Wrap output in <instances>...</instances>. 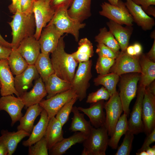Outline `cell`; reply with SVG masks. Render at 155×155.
<instances>
[{
  "mask_svg": "<svg viewBox=\"0 0 155 155\" xmlns=\"http://www.w3.org/2000/svg\"><path fill=\"white\" fill-rule=\"evenodd\" d=\"M65 46L64 36H62L56 48L51 53V59L54 73L61 79L71 83L78 63L71 54L65 52Z\"/></svg>",
  "mask_w": 155,
  "mask_h": 155,
  "instance_id": "obj_1",
  "label": "cell"
},
{
  "mask_svg": "<svg viewBox=\"0 0 155 155\" xmlns=\"http://www.w3.org/2000/svg\"><path fill=\"white\" fill-rule=\"evenodd\" d=\"M9 24L12 30V48H17L24 39L35 33L36 26L33 12L25 13L17 10Z\"/></svg>",
  "mask_w": 155,
  "mask_h": 155,
  "instance_id": "obj_2",
  "label": "cell"
},
{
  "mask_svg": "<svg viewBox=\"0 0 155 155\" xmlns=\"http://www.w3.org/2000/svg\"><path fill=\"white\" fill-rule=\"evenodd\" d=\"M108 135L104 125L92 128L83 142L82 155H105L108 146Z\"/></svg>",
  "mask_w": 155,
  "mask_h": 155,
  "instance_id": "obj_3",
  "label": "cell"
},
{
  "mask_svg": "<svg viewBox=\"0 0 155 155\" xmlns=\"http://www.w3.org/2000/svg\"><path fill=\"white\" fill-rule=\"evenodd\" d=\"M67 9L64 7L57 9L53 18L48 24L54 25L63 34H71L77 42L79 40V31L84 28L86 24L71 17L68 13Z\"/></svg>",
  "mask_w": 155,
  "mask_h": 155,
  "instance_id": "obj_4",
  "label": "cell"
},
{
  "mask_svg": "<svg viewBox=\"0 0 155 155\" xmlns=\"http://www.w3.org/2000/svg\"><path fill=\"white\" fill-rule=\"evenodd\" d=\"M91 60L79 63L71 84V88L75 92L78 99L80 101L86 96L87 91L89 87V81L92 78Z\"/></svg>",
  "mask_w": 155,
  "mask_h": 155,
  "instance_id": "obj_5",
  "label": "cell"
},
{
  "mask_svg": "<svg viewBox=\"0 0 155 155\" xmlns=\"http://www.w3.org/2000/svg\"><path fill=\"white\" fill-rule=\"evenodd\" d=\"M101 6V10L99 12L101 16L121 25L133 26L132 17L125 3L121 0H119L117 6L105 2L102 3Z\"/></svg>",
  "mask_w": 155,
  "mask_h": 155,
  "instance_id": "obj_6",
  "label": "cell"
},
{
  "mask_svg": "<svg viewBox=\"0 0 155 155\" xmlns=\"http://www.w3.org/2000/svg\"><path fill=\"white\" fill-rule=\"evenodd\" d=\"M139 73H133L125 75L121 80L119 94L124 113L128 117L130 112V103L136 96L137 92V84L140 78Z\"/></svg>",
  "mask_w": 155,
  "mask_h": 155,
  "instance_id": "obj_7",
  "label": "cell"
},
{
  "mask_svg": "<svg viewBox=\"0 0 155 155\" xmlns=\"http://www.w3.org/2000/svg\"><path fill=\"white\" fill-rule=\"evenodd\" d=\"M33 12L36 26L33 36L38 40L43 29L53 18L55 10L51 6L50 0H35Z\"/></svg>",
  "mask_w": 155,
  "mask_h": 155,
  "instance_id": "obj_8",
  "label": "cell"
},
{
  "mask_svg": "<svg viewBox=\"0 0 155 155\" xmlns=\"http://www.w3.org/2000/svg\"><path fill=\"white\" fill-rule=\"evenodd\" d=\"M108 99L104 104V108L106 111L104 126L107 131L108 136H111L123 109L119 93L117 91Z\"/></svg>",
  "mask_w": 155,
  "mask_h": 155,
  "instance_id": "obj_9",
  "label": "cell"
},
{
  "mask_svg": "<svg viewBox=\"0 0 155 155\" xmlns=\"http://www.w3.org/2000/svg\"><path fill=\"white\" fill-rule=\"evenodd\" d=\"M140 56H131L128 55L125 51H121L115 59L114 63L109 70V73H115L119 76L128 73H140Z\"/></svg>",
  "mask_w": 155,
  "mask_h": 155,
  "instance_id": "obj_10",
  "label": "cell"
},
{
  "mask_svg": "<svg viewBox=\"0 0 155 155\" xmlns=\"http://www.w3.org/2000/svg\"><path fill=\"white\" fill-rule=\"evenodd\" d=\"M142 119L144 132L147 135L155 128V95L145 88L142 103Z\"/></svg>",
  "mask_w": 155,
  "mask_h": 155,
  "instance_id": "obj_11",
  "label": "cell"
},
{
  "mask_svg": "<svg viewBox=\"0 0 155 155\" xmlns=\"http://www.w3.org/2000/svg\"><path fill=\"white\" fill-rule=\"evenodd\" d=\"M75 97H77V96L75 92L71 88L49 99L42 100L39 104L46 111L50 119L55 116L63 106Z\"/></svg>",
  "mask_w": 155,
  "mask_h": 155,
  "instance_id": "obj_12",
  "label": "cell"
},
{
  "mask_svg": "<svg viewBox=\"0 0 155 155\" xmlns=\"http://www.w3.org/2000/svg\"><path fill=\"white\" fill-rule=\"evenodd\" d=\"M63 34L53 24H48L42 31L38 40L41 52L51 53L56 48L60 38Z\"/></svg>",
  "mask_w": 155,
  "mask_h": 155,
  "instance_id": "obj_13",
  "label": "cell"
},
{
  "mask_svg": "<svg viewBox=\"0 0 155 155\" xmlns=\"http://www.w3.org/2000/svg\"><path fill=\"white\" fill-rule=\"evenodd\" d=\"M145 88L140 86L136 100L127 120V130L134 134L144 132L142 119V103Z\"/></svg>",
  "mask_w": 155,
  "mask_h": 155,
  "instance_id": "obj_14",
  "label": "cell"
},
{
  "mask_svg": "<svg viewBox=\"0 0 155 155\" xmlns=\"http://www.w3.org/2000/svg\"><path fill=\"white\" fill-rule=\"evenodd\" d=\"M24 106L20 97L9 95L0 98V111H5L8 114L11 120L12 126L23 116L22 111Z\"/></svg>",
  "mask_w": 155,
  "mask_h": 155,
  "instance_id": "obj_15",
  "label": "cell"
},
{
  "mask_svg": "<svg viewBox=\"0 0 155 155\" xmlns=\"http://www.w3.org/2000/svg\"><path fill=\"white\" fill-rule=\"evenodd\" d=\"M125 5L131 15L133 22L144 30H150L155 25L154 19L148 15L141 7L132 0H125Z\"/></svg>",
  "mask_w": 155,
  "mask_h": 155,
  "instance_id": "obj_16",
  "label": "cell"
},
{
  "mask_svg": "<svg viewBox=\"0 0 155 155\" xmlns=\"http://www.w3.org/2000/svg\"><path fill=\"white\" fill-rule=\"evenodd\" d=\"M14 79L7 59L0 60V93L1 96L15 94L20 97L15 88Z\"/></svg>",
  "mask_w": 155,
  "mask_h": 155,
  "instance_id": "obj_17",
  "label": "cell"
},
{
  "mask_svg": "<svg viewBox=\"0 0 155 155\" xmlns=\"http://www.w3.org/2000/svg\"><path fill=\"white\" fill-rule=\"evenodd\" d=\"M17 49L29 65L34 64L41 53L38 40L33 36L24 39Z\"/></svg>",
  "mask_w": 155,
  "mask_h": 155,
  "instance_id": "obj_18",
  "label": "cell"
},
{
  "mask_svg": "<svg viewBox=\"0 0 155 155\" xmlns=\"http://www.w3.org/2000/svg\"><path fill=\"white\" fill-rule=\"evenodd\" d=\"M40 77L34 65H29L24 71L16 75L14 79V86L20 97L31 87L34 80Z\"/></svg>",
  "mask_w": 155,
  "mask_h": 155,
  "instance_id": "obj_19",
  "label": "cell"
},
{
  "mask_svg": "<svg viewBox=\"0 0 155 155\" xmlns=\"http://www.w3.org/2000/svg\"><path fill=\"white\" fill-rule=\"evenodd\" d=\"M109 31L117 41L122 51H125L128 46L129 40L133 31L132 26L121 25L111 20L106 22Z\"/></svg>",
  "mask_w": 155,
  "mask_h": 155,
  "instance_id": "obj_20",
  "label": "cell"
},
{
  "mask_svg": "<svg viewBox=\"0 0 155 155\" xmlns=\"http://www.w3.org/2000/svg\"><path fill=\"white\" fill-rule=\"evenodd\" d=\"M47 93L44 82L40 77L35 80L33 88L30 91L26 92L20 97L25 108L39 103L46 96Z\"/></svg>",
  "mask_w": 155,
  "mask_h": 155,
  "instance_id": "obj_21",
  "label": "cell"
},
{
  "mask_svg": "<svg viewBox=\"0 0 155 155\" xmlns=\"http://www.w3.org/2000/svg\"><path fill=\"white\" fill-rule=\"evenodd\" d=\"M104 104L103 100H101L93 103L89 108H77L88 116L92 125L98 128L104 125L106 115L103 110Z\"/></svg>",
  "mask_w": 155,
  "mask_h": 155,
  "instance_id": "obj_22",
  "label": "cell"
},
{
  "mask_svg": "<svg viewBox=\"0 0 155 155\" xmlns=\"http://www.w3.org/2000/svg\"><path fill=\"white\" fill-rule=\"evenodd\" d=\"M92 0H74L67 9V13L72 18L82 23L92 15Z\"/></svg>",
  "mask_w": 155,
  "mask_h": 155,
  "instance_id": "obj_23",
  "label": "cell"
},
{
  "mask_svg": "<svg viewBox=\"0 0 155 155\" xmlns=\"http://www.w3.org/2000/svg\"><path fill=\"white\" fill-rule=\"evenodd\" d=\"M62 127L55 116L49 119L44 136L46 142L48 150L64 138Z\"/></svg>",
  "mask_w": 155,
  "mask_h": 155,
  "instance_id": "obj_24",
  "label": "cell"
},
{
  "mask_svg": "<svg viewBox=\"0 0 155 155\" xmlns=\"http://www.w3.org/2000/svg\"><path fill=\"white\" fill-rule=\"evenodd\" d=\"M141 68L140 86L145 88L148 87L155 79V63L142 53L139 59Z\"/></svg>",
  "mask_w": 155,
  "mask_h": 155,
  "instance_id": "obj_25",
  "label": "cell"
},
{
  "mask_svg": "<svg viewBox=\"0 0 155 155\" xmlns=\"http://www.w3.org/2000/svg\"><path fill=\"white\" fill-rule=\"evenodd\" d=\"M40 118L34 126L29 138L22 142V145L29 147L33 145L44 137L49 120L46 111L44 109L40 114Z\"/></svg>",
  "mask_w": 155,
  "mask_h": 155,
  "instance_id": "obj_26",
  "label": "cell"
},
{
  "mask_svg": "<svg viewBox=\"0 0 155 155\" xmlns=\"http://www.w3.org/2000/svg\"><path fill=\"white\" fill-rule=\"evenodd\" d=\"M87 136L83 133L76 132L67 138H63L61 141L55 144L49 150L51 155H62L72 146L77 143H83Z\"/></svg>",
  "mask_w": 155,
  "mask_h": 155,
  "instance_id": "obj_27",
  "label": "cell"
},
{
  "mask_svg": "<svg viewBox=\"0 0 155 155\" xmlns=\"http://www.w3.org/2000/svg\"><path fill=\"white\" fill-rule=\"evenodd\" d=\"M1 134L0 140L6 146L8 150V155H12L18 144L24 138L29 136L30 134L23 130L11 132L3 129L1 131Z\"/></svg>",
  "mask_w": 155,
  "mask_h": 155,
  "instance_id": "obj_28",
  "label": "cell"
},
{
  "mask_svg": "<svg viewBox=\"0 0 155 155\" xmlns=\"http://www.w3.org/2000/svg\"><path fill=\"white\" fill-rule=\"evenodd\" d=\"M43 109L39 104L28 107L25 115L19 120L20 124L17 127L18 130H23L30 134L35 120Z\"/></svg>",
  "mask_w": 155,
  "mask_h": 155,
  "instance_id": "obj_29",
  "label": "cell"
},
{
  "mask_svg": "<svg viewBox=\"0 0 155 155\" xmlns=\"http://www.w3.org/2000/svg\"><path fill=\"white\" fill-rule=\"evenodd\" d=\"M44 83L47 93L46 99L71 88V83L61 79L55 73L50 75Z\"/></svg>",
  "mask_w": 155,
  "mask_h": 155,
  "instance_id": "obj_30",
  "label": "cell"
},
{
  "mask_svg": "<svg viewBox=\"0 0 155 155\" xmlns=\"http://www.w3.org/2000/svg\"><path fill=\"white\" fill-rule=\"evenodd\" d=\"M71 112L73 115L69 130L71 132H82L87 136L93 127L90 121L85 119L84 114L80 113L76 106L73 107Z\"/></svg>",
  "mask_w": 155,
  "mask_h": 155,
  "instance_id": "obj_31",
  "label": "cell"
},
{
  "mask_svg": "<svg viewBox=\"0 0 155 155\" xmlns=\"http://www.w3.org/2000/svg\"><path fill=\"white\" fill-rule=\"evenodd\" d=\"M49 55V53L41 52L34 64L38 73L44 83L50 75L54 73Z\"/></svg>",
  "mask_w": 155,
  "mask_h": 155,
  "instance_id": "obj_32",
  "label": "cell"
},
{
  "mask_svg": "<svg viewBox=\"0 0 155 155\" xmlns=\"http://www.w3.org/2000/svg\"><path fill=\"white\" fill-rule=\"evenodd\" d=\"M78 47L76 51L71 54L78 63L89 61L93 55L92 44L87 38L81 39L78 42Z\"/></svg>",
  "mask_w": 155,
  "mask_h": 155,
  "instance_id": "obj_33",
  "label": "cell"
},
{
  "mask_svg": "<svg viewBox=\"0 0 155 155\" xmlns=\"http://www.w3.org/2000/svg\"><path fill=\"white\" fill-rule=\"evenodd\" d=\"M7 60L10 70L13 75L15 76L23 72L29 65L16 48H12Z\"/></svg>",
  "mask_w": 155,
  "mask_h": 155,
  "instance_id": "obj_34",
  "label": "cell"
},
{
  "mask_svg": "<svg viewBox=\"0 0 155 155\" xmlns=\"http://www.w3.org/2000/svg\"><path fill=\"white\" fill-rule=\"evenodd\" d=\"M128 116L123 113L119 117L114 128L113 133L108 140V146L113 149H116L121 136L127 131Z\"/></svg>",
  "mask_w": 155,
  "mask_h": 155,
  "instance_id": "obj_35",
  "label": "cell"
},
{
  "mask_svg": "<svg viewBox=\"0 0 155 155\" xmlns=\"http://www.w3.org/2000/svg\"><path fill=\"white\" fill-rule=\"evenodd\" d=\"M119 79V75L114 73H109L104 75H99L94 79V82L96 86H103L108 91L111 96L117 91L116 86Z\"/></svg>",
  "mask_w": 155,
  "mask_h": 155,
  "instance_id": "obj_36",
  "label": "cell"
},
{
  "mask_svg": "<svg viewBox=\"0 0 155 155\" xmlns=\"http://www.w3.org/2000/svg\"><path fill=\"white\" fill-rule=\"evenodd\" d=\"M95 41L103 44L115 52L119 53L120 48L119 43L112 33L106 27L100 28L99 32L95 38Z\"/></svg>",
  "mask_w": 155,
  "mask_h": 155,
  "instance_id": "obj_37",
  "label": "cell"
},
{
  "mask_svg": "<svg viewBox=\"0 0 155 155\" xmlns=\"http://www.w3.org/2000/svg\"><path fill=\"white\" fill-rule=\"evenodd\" d=\"M78 99L77 97L72 98L63 106L56 114L55 118L61 123L62 127L69 120L73 105Z\"/></svg>",
  "mask_w": 155,
  "mask_h": 155,
  "instance_id": "obj_38",
  "label": "cell"
},
{
  "mask_svg": "<svg viewBox=\"0 0 155 155\" xmlns=\"http://www.w3.org/2000/svg\"><path fill=\"white\" fill-rule=\"evenodd\" d=\"M134 134L127 131L125 134L123 142L119 147L115 155H130L134 139Z\"/></svg>",
  "mask_w": 155,
  "mask_h": 155,
  "instance_id": "obj_39",
  "label": "cell"
},
{
  "mask_svg": "<svg viewBox=\"0 0 155 155\" xmlns=\"http://www.w3.org/2000/svg\"><path fill=\"white\" fill-rule=\"evenodd\" d=\"M115 59L99 57L95 66L97 73L100 75H104L109 73Z\"/></svg>",
  "mask_w": 155,
  "mask_h": 155,
  "instance_id": "obj_40",
  "label": "cell"
},
{
  "mask_svg": "<svg viewBox=\"0 0 155 155\" xmlns=\"http://www.w3.org/2000/svg\"><path fill=\"white\" fill-rule=\"evenodd\" d=\"M33 145L29 146V155H48V148L44 137Z\"/></svg>",
  "mask_w": 155,
  "mask_h": 155,
  "instance_id": "obj_41",
  "label": "cell"
},
{
  "mask_svg": "<svg viewBox=\"0 0 155 155\" xmlns=\"http://www.w3.org/2000/svg\"><path fill=\"white\" fill-rule=\"evenodd\" d=\"M110 96L108 91L104 86H102L96 91L89 94L86 102L93 103L101 100H107Z\"/></svg>",
  "mask_w": 155,
  "mask_h": 155,
  "instance_id": "obj_42",
  "label": "cell"
},
{
  "mask_svg": "<svg viewBox=\"0 0 155 155\" xmlns=\"http://www.w3.org/2000/svg\"><path fill=\"white\" fill-rule=\"evenodd\" d=\"M96 52L99 57L115 59L119 53H117L111 49L101 43H98L96 45Z\"/></svg>",
  "mask_w": 155,
  "mask_h": 155,
  "instance_id": "obj_43",
  "label": "cell"
},
{
  "mask_svg": "<svg viewBox=\"0 0 155 155\" xmlns=\"http://www.w3.org/2000/svg\"><path fill=\"white\" fill-rule=\"evenodd\" d=\"M35 0H21L20 10L21 12L29 13L33 12L34 1Z\"/></svg>",
  "mask_w": 155,
  "mask_h": 155,
  "instance_id": "obj_44",
  "label": "cell"
},
{
  "mask_svg": "<svg viewBox=\"0 0 155 155\" xmlns=\"http://www.w3.org/2000/svg\"><path fill=\"white\" fill-rule=\"evenodd\" d=\"M74 0H50V4L55 10L60 7H64L68 9Z\"/></svg>",
  "mask_w": 155,
  "mask_h": 155,
  "instance_id": "obj_45",
  "label": "cell"
},
{
  "mask_svg": "<svg viewBox=\"0 0 155 155\" xmlns=\"http://www.w3.org/2000/svg\"><path fill=\"white\" fill-rule=\"evenodd\" d=\"M155 141V128L148 134L145 139L141 148L139 149L137 152L143 150H145L146 149L150 146V145Z\"/></svg>",
  "mask_w": 155,
  "mask_h": 155,
  "instance_id": "obj_46",
  "label": "cell"
},
{
  "mask_svg": "<svg viewBox=\"0 0 155 155\" xmlns=\"http://www.w3.org/2000/svg\"><path fill=\"white\" fill-rule=\"evenodd\" d=\"M135 4L140 6L145 11L148 7L155 5V0H132Z\"/></svg>",
  "mask_w": 155,
  "mask_h": 155,
  "instance_id": "obj_47",
  "label": "cell"
},
{
  "mask_svg": "<svg viewBox=\"0 0 155 155\" xmlns=\"http://www.w3.org/2000/svg\"><path fill=\"white\" fill-rule=\"evenodd\" d=\"M12 48H7L0 45V60L8 59Z\"/></svg>",
  "mask_w": 155,
  "mask_h": 155,
  "instance_id": "obj_48",
  "label": "cell"
},
{
  "mask_svg": "<svg viewBox=\"0 0 155 155\" xmlns=\"http://www.w3.org/2000/svg\"><path fill=\"white\" fill-rule=\"evenodd\" d=\"M146 57L151 61L155 62V39L152 46L146 55Z\"/></svg>",
  "mask_w": 155,
  "mask_h": 155,
  "instance_id": "obj_49",
  "label": "cell"
},
{
  "mask_svg": "<svg viewBox=\"0 0 155 155\" xmlns=\"http://www.w3.org/2000/svg\"><path fill=\"white\" fill-rule=\"evenodd\" d=\"M135 56H140L142 53V48L141 44L139 43H135L133 45Z\"/></svg>",
  "mask_w": 155,
  "mask_h": 155,
  "instance_id": "obj_50",
  "label": "cell"
},
{
  "mask_svg": "<svg viewBox=\"0 0 155 155\" xmlns=\"http://www.w3.org/2000/svg\"><path fill=\"white\" fill-rule=\"evenodd\" d=\"M21 0H17L16 2L14 5L10 4L8 6V8L11 13H14L17 11H20V4Z\"/></svg>",
  "mask_w": 155,
  "mask_h": 155,
  "instance_id": "obj_51",
  "label": "cell"
},
{
  "mask_svg": "<svg viewBox=\"0 0 155 155\" xmlns=\"http://www.w3.org/2000/svg\"><path fill=\"white\" fill-rule=\"evenodd\" d=\"M8 150L5 145L0 140V155H7Z\"/></svg>",
  "mask_w": 155,
  "mask_h": 155,
  "instance_id": "obj_52",
  "label": "cell"
},
{
  "mask_svg": "<svg viewBox=\"0 0 155 155\" xmlns=\"http://www.w3.org/2000/svg\"><path fill=\"white\" fill-rule=\"evenodd\" d=\"M0 45L3 46L12 48L11 43H9L5 40L0 34Z\"/></svg>",
  "mask_w": 155,
  "mask_h": 155,
  "instance_id": "obj_53",
  "label": "cell"
},
{
  "mask_svg": "<svg viewBox=\"0 0 155 155\" xmlns=\"http://www.w3.org/2000/svg\"><path fill=\"white\" fill-rule=\"evenodd\" d=\"M145 12L148 15H151L155 17V7L154 5L149 6Z\"/></svg>",
  "mask_w": 155,
  "mask_h": 155,
  "instance_id": "obj_54",
  "label": "cell"
},
{
  "mask_svg": "<svg viewBox=\"0 0 155 155\" xmlns=\"http://www.w3.org/2000/svg\"><path fill=\"white\" fill-rule=\"evenodd\" d=\"M125 52L128 55H130L132 56H135L133 45L128 46L126 49Z\"/></svg>",
  "mask_w": 155,
  "mask_h": 155,
  "instance_id": "obj_55",
  "label": "cell"
},
{
  "mask_svg": "<svg viewBox=\"0 0 155 155\" xmlns=\"http://www.w3.org/2000/svg\"><path fill=\"white\" fill-rule=\"evenodd\" d=\"M148 155H154L155 154V145L150 147V146L145 150Z\"/></svg>",
  "mask_w": 155,
  "mask_h": 155,
  "instance_id": "obj_56",
  "label": "cell"
},
{
  "mask_svg": "<svg viewBox=\"0 0 155 155\" xmlns=\"http://www.w3.org/2000/svg\"><path fill=\"white\" fill-rule=\"evenodd\" d=\"M147 87L149 88L151 93L155 95V82L154 80Z\"/></svg>",
  "mask_w": 155,
  "mask_h": 155,
  "instance_id": "obj_57",
  "label": "cell"
},
{
  "mask_svg": "<svg viewBox=\"0 0 155 155\" xmlns=\"http://www.w3.org/2000/svg\"><path fill=\"white\" fill-rule=\"evenodd\" d=\"M110 4L117 6L119 0H107Z\"/></svg>",
  "mask_w": 155,
  "mask_h": 155,
  "instance_id": "obj_58",
  "label": "cell"
},
{
  "mask_svg": "<svg viewBox=\"0 0 155 155\" xmlns=\"http://www.w3.org/2000/svg\"><path fill=\"white\" fill-rule=\"evenodd\" d=\"M137 155H148L147 152L145 150H143L136 153Z\"/></svg>",
  "mask_w": 155,
  "mask_h": 155,
  "instance_id": "obj_59",
  "label": "cell"
},
{
  "mask_svg": "<svg viewBox=\"0 0 155 155\" xmlns=\"http://www.w3.org/2000/svg\"><path fill=\"white\" fill-rule=\"evenodd\" d=\"M150 36L152 39H155V30L153 31L150 34Z\"/></svg>",
  "mask_w": 155,
  "mask_h": 155,
  "instance_id": "obj_60",
  "label": "cell"
},
{
  "mask_svg": "<svg viewBox=\"0 0 155 155\" xmlns=\"http://www.w3.org/2000/svg\"><path fill=\"white\" fill-rule=\"evenodd\" d=\"M12 2L11 4L12 5H14L16 2L17 0H11Z\"/></svg>",
  "mask_w": 155,
  "mask_h": 155,
  "instance_id": "obj_61",
  "label": "cell"
},
{
  "mask_svg": "<svg viewBox=\"0 0 155 155\" xmlns=\"http://www.w3.org/2000/svg\"><path fill=\"white\" fill-rule=\"evenodd\" d=\"M1 84L0 83V88H1Z\"/></svg>",
  "mask_w": 155,
  "mask_h": 155,
  "instance_id": "obj_62",
  "label": "cell"
}]
</instances>
